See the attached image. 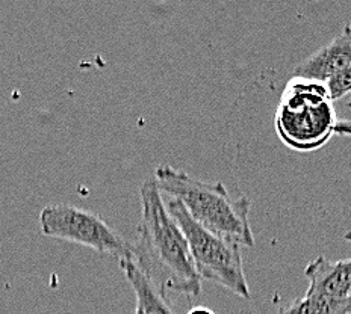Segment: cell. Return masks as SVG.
<instances>
[{
  "label": "cell",
  "mask_w": 351,
  "mask_h": 314,
  "mask_svg": "<svg viewBox=\"0 0 351 314\" xmlns=\"http://www.w3.org/2000/svg\"><path fill=\"white\" fill-rule=\"evenodd\" d=\"M141 219L136 230L134 260L167 296L168 290L195 298L202 293V276L191 257L184 233L168 215L155 180L141 186Z\"/></svg>",
  "instance_id": "6da1fadb"
},
{
  "label": "cell",
  "mask_w": 351,
  "mask_h": 314,
  "mask_svg": "<svg viewBox=\"0 0 351 314\" xmlns=\"http://www.w3.org/2000/svg\"><path fill=\"white\" fill-rule=\"evenodd\" d=\"M155 183L160 194L178 200L193 221L239 246L252 248L254 237L250 225V200L233 198L223 183H208L170 165L155 171Z\"/></svg>",
  "instance_id": "7a4b0ae2"
},
{
  "label": "cell",
  "mask_w": 351,
  "mask_h": 314,
  "mask_svg": "<svg viewBox=\"0 0 351 314\" xmlns=\"http://www.w3.org/2000/svg\"><path fill=\"white\" fill-rule=\"evenodd\" d=\"M338 122L327 86L292 76L276 109L274 126L280 141L298 153L315 151L330 141Z\"/></svg>",
  "instance_id": "3957f363"
},
{
  "label": "cell",
  "mask_w": 351,
  "mask_h": 314,
  "mask_svg": "<svg viewBox=\"0 0 351 314\" xmlns=\"http://www.w3.org/2000/svg\"><path fill=\"white\" fill-rule=\"evenodd\" d=\"M164 202L168 215L184 233L202 280L214 281L232 293L250 299V287L241 259V246L194 222L178 200L168 196Z\"/></svg>",
  "instance_id": "277c9868"
},
{
  "label": "cell",
  "mask_w": 351,
  "mask_h": 314,
  "mask_svg": "<svg viewBox=\"0 0 351 314\" xmlns=\"http://www.w3.org/2000/svg\"><path fill=\"white\" fill-rule=\"evenodd\" d=\"M41 233L47 237L67 240L111 254L119 260L134 259V248L105 219L70 204H50L40 213Z\"/></svg>",
  "instance_id": "5b68a950"
},
{
  "label": "cell",
  "mask_w": 351,
  "mask_h": 314,
  "mask_svg": "<svg viewBox=\"0 0 351 314\" xmlns=\"http://www.w3.org/2000/svg\"><path fill=\"white\" fill-rule=\"evenodd\" d=\"M304 275L309 280L307 295L351 301V259L330 261L318 255L306 266Z\"/></svg>",
  "instance_id": "8992f818"
},
{
  "label": "cell",
  "mask_w": 351,
  "mask_h": 314,
  "mask_svg": "<svg viewBox=\"0 0 351 314\" xmlns=\"http://www.w3.org/2000/svg\"><path fill=\"white\" fill-rule=\"evenodd\" d=\"M351 65V32L347 27L294 68V76L326 83L336 73Z\"/></svg>",
  "instance_id": "52a82bcc"
},
{
  "label": "cell",
  "mask_w": 351,
  "mask_h": 314,
  "mask_svg": "<svg viewBox=\"0 0 351 314\" xmlns=\"http://www.w3.org/2000/svg\"><path fill=\"white\" fill-rule=\"evenodd\" d=\"M120 266L135 291L136 306L143 314H176L168 304L167 296L150 281L134 259L120 260Z\"/></svg>",
  "instance_id": "ba28073f"
},
{
  "label": "cell",
  "mask_w": 351,
  "mask_h": 314,
  "mask_svg": "<svg viewBox=\"0 0 351 314\" xmlns=\"http://www.w3.org/2000/svg\"><path fill=\"white\" fill-rule=\"evenodd\" d=\"M277 314H351V301L306 293L288 305L280 306Z\"/></svg>",
  "instance_id": "9c48e42d"
},
{
  "label": "cell",
  "mask_w": 351,
  "mask_h": 314,
  "mask_svg": "<svg viewBox=\"0 0 351 314\" xmlns=\"http://www.w3.org/2000/svg\"><path fill=\"white\" fill-rule=\"evenodd\" d=\"M328 96H330L332 101L341 100L348 94H351V65H348L347 68L341 70L339 73H336L335 76L326 82Z\"/></svg>",
  "instance_id": "30bf717a"
},
{
  "label": "cell",
  "mask_w": 351,
  "mask_h": 314,
  "mask_svg": "<svg viewBox=\"0 0 351 314\" xmlns=\"http://www.w3.org/2000/svg\"><path fill=\"white\" fill-rule=\"evenodd\" d=\"M335 135L351 138V120H338L335 126Z\"/></svg>",
  "instance_id": "8fae6325"
},
{
  "label": "cell",
  "mask_w": 351,
  "mask_h": 314,
  "mask_svg": "<svg viewBox=\"0 0 351 314\" xmlns=\"http://www.w3.org/2000/svg\"><path fill=\"white\" fill-rule=\"evenodd\" d=\"M186 314H215L210 309H206V306H193L191 310H189Z\"/></svg>",
  "instance_id": "7c38bea8"
},
{
  "label": "cell",
  "mask_w": 351,
  "mask_h": 314,
  "mask_svg": "<svg viewBox=\"0 0 351 314\" xmlns=\"http://www.w3.org/2000/svg\"><path fill=\"white\" fill-rule=\"evenodd\" d=\"M343 239L348 240V242H351V230H348V231L346 233V236H343Z\"/></svg>",
  "instance_id": "4fadbf2b"
},
{
  "label": "cell",
  "mask_w": 351,
  "mask_h": 314,
  "mask_svg": "<svg viewBox=\"0 0 351 314\" xmlns=\"http://www.w3.org/2000/svg\"><path fill=\"white\" fill-rule=\"evenodd\" d=\"M346 106H347V107H351V94H350V97L346 100Z\"/></svg>",
  "instance_id": "5bb4252c"
},
{
  "label": "cell",
  "mask_w": 351,
  "mask_h": 314,
  "mask_svg": "<svg viewBox=\"0 0 351 314\" xmlns=\"http://www.w3.org/2000/svg\"><path fill=\"white\" fill-rule=\"evenodd\" d=\"M135 314H143V311L140 310V309H138V306H136V310H135Z\"/></svg>",
  "instance_id": "9a60e30c"
},
{
  "label": "cell",
  "mask_w": 351,
  "mask_h": 314,
  "mask_svg": "<svg viewBox=\"0 0 351 314\" xmlns=\"http://www.w3.org/2000/svg\"><path fill=\"white\" fill-rule=\"evenodd\" d=\"M346 27H347V29H348V31H350V32H351V21H350V23H348V25H347V26H346Z\"/></svg>",
  "instance_id": "2e32d148"
}]
</instances>
